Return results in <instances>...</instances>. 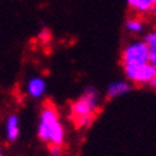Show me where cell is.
<instances>
[{"label":"cell","instance_id":"6da1fadb","mask_svg":"<svg viewBox=\"0 0 156 156\" xmlns=\"http://www.w3.org/2000/svg\"><path fill=\"white\" fill-rule=\"evenodd\" d=\"M38 136L44 142H48L50 144L61 146L64 143V128L58 120L57 111L50 103H46L41 111Z\"/></svg>","mask_w":156,"mask_h":156},{"label":"cell","instance_id":"7a4b0ae2","mask_svg":"<svg viewBox=\"0 0 156 156\" xmlns=\"http://www.w3.org/2000/svg\"><path fill=\"white\" fill-rule=\"evenodd\" d=\"M98 95L94 89H87L81 98H78L72 106L73 115L78 126H86L91 122V115L97 108Z\"/></svg>","mask_w":156,"mask_h":156},{"label":"cell","instance_id":"3957f363","mask_svg":"<svg viewBox=\"0 0 156 156\" xmlns=\"http://www.w3.org/2000/svg\"><path fill=\"white\" fill-rule=\"evenodd\" d=\"M150 62V48L146 41L132 42L123 50L124 65H143Z\"/></svg>","mask_w":156,"mask_h":156},{"label":"cell","instance_id":"277c9868","mask_svg":"<svg viewBox=\"0 0 156 156\" xmlns=\"http://www.w3.org/2000/svg\"><path fill=\"white\" fill-rule=\"evenodd\" d=\"M124 72L128 80L134 82H152L156 77V70L151 62L143 65H124Z\"/></svg>","mask_w":156,"mask_h":156},{"label":"cell","instance_id":"5b68a950","mask_svg":"<svg viewBox=\"0 0 156 156\" xmlns=\"http://www.w3.org/2000/svg\"><path fill=\"white\" fill-rule=\"evenodd\" d=\"M27 89H28V93H29L30 97L38 98V97H41L45 91V82H44V80H41V78H32V80L28 82Z\"/></svg>","mask_w":156,"mask_h":156},{"label":"cell","instance_id":"8992f818","mask_svg":"<svg viewBox=\"0 0 156 156\" xmlns=\"http://www.w3.org/2000/svg\"><path fill=\"white\" fill-rule=\"evenodd\" d=\"M7 139L9 140V142H15V140L17 139L19 136V118L16 115H11L8 119H7Z\"/></svg>","mask_w":156,"mask_h":156},{"label":"cell","instance_id":"52a82bcc","mask_svg":"<svg viewBox=\"0 0 156 156\" xmlns=\"http://www.w3.org/2000/svg\"><path fill=\"white\" fill-rule=\"evenodd\" d=\"M127 4L131 9H134L139 13L151 12L152 7H154L152 0H127Z\"/></svg>","mask_w":156,"mask_h":156},{"label":"cell","instance_id":"ba28073f","mask_svg":"<svg viewBox=\"0 0 156 156\" xmlns=\"http://www.w3.org/2000/svg\"><path fill=\"white\" fill-rule=\"evenodd\" d=\"M130 85L127 82H115V83H111L107 89V94L108 97H118V95H122V94H126L127 91H130Z\"/></svg>","mask_w":156,"mask_h":156},{"label":"cell","instance_id":"9c48e42d","mask_svg":"<svg viewBox=\"0 0 156 156\" xmlns=\"http://www.w3.org/2000/svg\"><path fill=\"white\" fill-rule=\"evenodd\" d=\"M144 41L147 42L148 48H150V62L156 70V32L148 33Z\"/></svg>","mask_w":156,"mask_h":156},{"label":"cell","instance_id":"30bf717a","mask_svg":"<svg viewBox=\"0 0 156 156\" xmlns=\"http://www.w3.org/2000/svg\"><path fill=\"white\" fill-rule=\"evenodd\" d=\"M126 29L132 33H139L143 29V23L138 20V19H130L126 23Z\"/></svg>","mask_w":156,"mask_h":156},{"label":"cell","instance_id":"8fae6325","mask_svg":"<svg viewBox=\"0 0 156 156\" xmlns=\"http://www.w3.org/2000/svg\"><path fill=\"white\" fill-rule=\"evenodd\" d=\"M49 151H50V154H52L53 156H58L60 155V152H61V148H60L58 144H50Z\"/></svg>","mask_w":156,"mask_h":156},{"label":"cell","instance_id":"7c38bea8","mask_svg":"<svg viewBox=\"0 0 156 156\" xmlns=\"http://www.w3.org/2000/svg\"><path fill=\"white\" fill-rule=\"evenodd\" d=\"M151 13L156 15V4H154V7H152V9H151Z\"/></svg>","mask_w":156,"mask_h":156},{"label":"cell","instance_id":"4fadbf2b","mask_svg":"<svg viewBox=\"0 0 156 156\" xmlns=\"http://www.w3.org/2000/svg\"><path fill=\"white\" fill-rule=\"evenodd\" d=\"M151 83H152V86H154V87L156 89V77L154 78V80H152V82H151Z\"/></svg>","mask_w":156,"mask_h":156},{"label":"cell","instance_id":"5bb4252c","mask_svg":"<svg viewBox=\"0 0 156 156\" xmlns=\"http://www.w3.org/2000/svg\"><path fill=\"white\" fill-rule=\"evenodd\" d=\"M152 3H154V4H156V0H152Z\"/></svg>","mask_w":156,"mask_h":156}]
</instances>
